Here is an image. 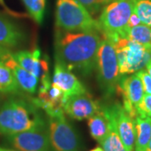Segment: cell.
<instances>
[{"instance_id":"cell-1","label":"cell","mask_w":151,"mask_h":151,"mask_svg":"<svg viewBox=\"0 0 151 151\" xmlns=\"http://www.w3.org/2000/svg\"><path fill=\"white\" fill-rule=\"evenodd\" d=\"M102 35L97 31L55 30V59L67 69L89 76L95 69Z\"/></svg>"},{"instance_id":"cell-2","label":"cell","mask_w":151,"mask_h":151,"mask_svg":"<svg viewBox=\"0 0 151 151\" xmlns=\"http://www.w3.org/2000/svg\"><path fill=\"white\" fill-rule=\"evenodd\" d=\"M40 108L31 100L11 97L0 107V134H15L45 126Z\"/></svg>"},{"instance_id":"cell-3","label":"cell","mask_w":151,"mask_h":151,"mask_svg":"<svg viewBox=\"0 0 151 151\" xmlns=\"http://www.w3.org/2000/svg\"><path fill=\"white\" fill-rule=\"evenodd\" d=\"M133 12L134 0H112L105 4L97 19L101 35L111 41L127 38L128 23Z\"/></svg>"},{"instance_id":"cell-4","label":"cell","mask_w":151,"mask_h":151,"mask_svg":"<svg viewBox=\"0 0 151 151\" xmlns=\"http://www.w3.org/2000/svg\"><path fill=\"white\" fill-rule=\"evenodd\" d=\"M56 28L65 31H97L96 20L77 0H57L55 9Z\"/></svg>"},{"instance_id":"cell-5","label":"cell","mask_w":151,"mask_h":151,"mask_svg":"<svg viewBox=\"0 0 151 151\" xmlns=\"http://www.w3.org/2000/svg\"><path fill=\"white\" fill-rule=\"evenodd\" d=\"M97 81L101 91L106 97H111L119 84L120 74L118 59L112 41L102 35L96 60Z\"/></svg>"},{"instance_id":"cell-6","label":"cell","mask_w":151,"mask_h":151,"mask_svg":"<svg viewBox=\"0 0 151 151\" xmlns=\"http://www.w3.org/2000/svg\"><path fill=\"white\" fill-rule=\"evenodd\" d=\"M49 118V137L54 151H81L80 138L64 114Z\"/></svg>"},{"instance_id":"cell-7","label":"cell","mask_w":151,"mask_h":151,"mask_svg":"<svg viewBox=\"0 0 151 151\" xmlns=\"http://www.w3.org/2000/svg\"><path fill=\"white\" fill-rule=\"evenodd\" d=\"M5 142L19 151H50V141L46 127L4 136Z\"/></svg>"},{"instance_id":"cell-8","label":"cell","mask_w":151,"mask_h":151,"mask_svg":"<svg viewBox=\"0 0 151 151\" xmlns=\"http://www.w3.org/2000/svg\"><path fill=\"white\" fill-rule=\"evenodd\" d=\"M52 83L64 93L65 101L72 96L86 93V89L74 73L67 69L60 61L55 59Z\"/></svg>"},{"instance_id":"cell-9","label":"cell","mask_w":151,"mask_h":151,"mask_svg":"<svg viewBox=\"0 0 151 151\" xmlns=\"http://www.w3.org/2000/svg\"><path fill=\"white\" fill-rule=\"evenodd\" d=\"M101 106L87 92L69 97L63 106L64 113L76 120L88 119L99 112Z\"/></svg>"},{"instance_id":"cell-10","label":"cell","mask_w":151,"mask_h":151,"mask_svg":"<svg viewBox=\"0 0 151 151\" xmlns=\"http://www.w3.org/2000/svg\"><path fill=\"white\" fill-rule=\"evenodd\" d=\"M0 62L4 63L10 69L21 91L29 94L35 93L39 85V79L17 63L10 49H5L2 52L0 55Z\"/></svg>"},{"instance_id":"cell-11","label":"cell","mask_w":151,"mask_h":151,"mask_svg":"<svg viewBox=\"0 0 151 151\" xmlns=\"http://www.w3.org/2000/svg\"><path fill=\"white\" fill-rule=\"evenodd\" d=\"M13 55L19 65L38 79L50 76L48 60L41 57L40 50L38 48L33 50H19L13 53Z\"/></svg>"},{"instance_id":"cell-12","label":"cell","mask_w":151,"mask_h":151,"mask_svg":"<svg viewBox=\"0 0 151 151\" xmlns=\"http://www.w3.org/2000/svg\"><path fill=\"white\" fill-rule=\"evenodd\" d=\"M113 105L119 137L126 150L134 151L135 144L134 120L124 110L123 105L119 103Z\"/></svg>"},{"instance_id":"cell-13","label":"cell","mask_w":151,"mask_h":151,"mask_svg":"<svg viewBox=\"0 0 151 151\" xmlns=\"http://www.w3.org/2000/svg\"><path fill=\"white\" fill-rule=\"evenodd\" d=\"M117 91L123 98V103H131L135 108L141 103L145 95L142 82L137 72L129 76H122Z\"/></svg>"},{"instance_id":"cell-14","label":"cell","mask_w":151,"mask_h":151,"mask_svg":"<svg viewBox=\"0 0 151 151\" xmlns=\"http://www.w3.org/2000/svg\"><path fill=\"white\" fill-rule=\"evenodd\" d=\"M25 34L16 23L0 14V46L17 48L24 42Z\"/></svg>"},{"instance_id":"cell-15","label":"cell","mask_w":151,"mask_h":151,"mask_svg":"<svg viewBox=\"0 0 151 151\" xmlns=\"http://www.w3.org/2000/svg\"><path fill=\"white\" fill-rule=\"evenodd\" d=\"M102 110L108 120V132L102 142L104 151H127L119 137L113 105L102 107Z\"/></svg>"},{"instance_id":"cell-16","label":"cell","mask_w":151,"mask_h":151,"mask_svg":"<svg viewBox=\"0 0 151 151\" xmlns=\"http://www.w3.org/2000/svg\"><path fill=\"white\" fill-rule=\"evenodd\" d=\"M134 126V151H145L151 138V119L137 116Z\"/></svg>"},{"instance_id":"cell-17","label":"cell","mask_w":151,"mask_h":151,"mask_svg":"<svg viewBox=\"0 0 151 151\" xmlns=\"http://www.w3.org/2000/svg\"><path fill=\"white\" fill-rule=\"evenodd\" d=\"M87 125L92 138L101 145L108 132V120L102 107L99 112L88 119Z\"/></svg>"},{"instance_id":"cell-18","label":"cell","mask_w":151,"mask_h":151,"mask_svg":"<svg viewBox=\"0 0 151 151\" xmlns=\"http://www.w3.org/2000/svg\"><path fill=\"white\" fill-rule=\"evenodd\" d=\"M20 91L21 89L10 69L0 62V92L19 95Z\"/></svg>"},{"instance_id":"cell-19","label":"cell","mask_w":151,"mask_h":151,"mask_svg":"<svg viewBox=\"0 0 151 151\" xmlns=\"http://www.w3.org/2000/svg\"><path fill=\"white\" fill-rule=\"evenodd\" d=\"M127 38L144 45L146 48H151V28L145 24H139L130 28L127 33Z\"/></svg>"},{"instance_id":"cell-20","label":"cell","mask_w":151,"mask_h":151,"mask_svg":"<svg viewBox=\"0 0 151 151\" xmlns=\"http://www.w3.org/2000/svg\"><path fill=\"white\" fill-rule=\"evenodd\" d=\"M29 14L38 24H41L44 19L46 0H23Z\"/></svg>"},{"instance_id":"cell-21","label":"cell","mask_w":151,"mask_h":151,"mask_svg":"<svg viewBox=\"0 0 151 151\" xmlns=\"http://www.w3.org/2000/svg\"><path fill=\"white\" fill-rule=\"evenodd\" d=\"M134 12L142 24L151 28V0H134Z\"/></svg>"},{"instance_id":"cell-22","label":"cell","mask_w":151,"mask_h":151,"mask_svg":"<svg viewBox=\"0 0 151 151\" xmlns=\"http://www.w3.org/2000/svg\"><path fill=\"white\" fill-rule=\"evenodd\" d=\"M86 8L92 15L101 12L103 6L112 0H77Z\"/></svg>"},{"instance_id":"cell-23","label":"cell","mask_w":151,"mask_h":151,"mask_svg":"<svg viewBox=\"0 0 151 151\" xmlns=\"http://www.w3.org/2000/svg\"><path fill=\"white\" fill-rule=\"evenodd\" d=\"M137 116L151 119V95L145 94L141 103L136 107Z\"/></svg>"},{"instance_id":"cell-24","label":"cell","mask_w":151,"mask_h":151,"mask_svg":"<svg viewBox=\"0 0 151 151\" xmlns=\"http://www.w3.org/2000/svg\"><path fill=\"white\" fill-rule=\"evenodd\" d=\"M137 74L139 75L140 78L142 85H143V89L144 92L145 94L151 95V77L147 72V70L143 69V70L137 71Z\"/></svg>"},{"instance_id":"cell-25","label":"cell","mask_w":151,"mask_h":151,"mask_svg":"<svg viewBox=\"0 0 151 151\" xmlns=\"http://www.w3.org/2000/svg\"><path fill=\"white\" fill-rule=\"evenodd\" d=\"M140 24L141 21L140 19H139V18L138 17V15L135 14L134 12H133V14H131L129 19V23H128V30L130 28L137 26V25H139Z\"/></svg>"},{"instance_id":"cell-26","label":"cell","mask_w":151,"mask_h":151,"mask_svg":"<svg viewBox=\"0 0 151 151\" xmlns=\"http://www.w3.org/2000/svg\"><path fill=\"white\" fill-rule=\"evenodd\" d=\"M0 151H19V150H14V149H10V148H7V147H4V146L0 145Z\"/></svg>"},{"instance_id":"cell-27","label":"cell","mask_w":151,"mask_h":151,"mask_svg":"<svg viewBox=\"0 0 151 151\" xmlns=\"http://www.w3.org/2000/svg\"><path fill=\"white\" fill-rule=\"evenodd\" d=\"M146 70H147V72L149 73V75L151 77V61L148 64V65H146Z\"/></svg>"},{"instance_id":"cell-28","label":"cell","mask_w":151,"mask_h":151,"mask_svg":"<svg viewBox=\"0 0 151 151\" xmlns=\"http://www.w3.org/2000/svg\"><path fill=\"white\" fill-rule=\"evenodd\" d=\"M145 151H151V138H150V140L149 142V144H148V145L146 147L145 150Z\"/></svg>"},{"instance_id":"cell-29","label":"cell","mask_w":151,"mask_h":151,"mask_svg":"<svg viewBox=\"0 0 151 151\" xmlns=\"http://www.w3.org/2000/svg\"><path fill=\"white\" fill-rule=\"evenodd\" d=\"M90 151H104L103 150V148H101V147H96V148H94V149H92Z\"/></svg>"},{"instance_id":"cell-30","label":"cell","mask_w":151,"mask_h":151,"mask_svg":"<svg viewBox=\"0 0 151 151\" xmlns=\"http://www.w3.org/2000/svg\"><path fill=\"white\" fill-rule=\"evenodd\" d=\"M3 99H4V96H3L2 93L0 92V107H1V105L3 104Z\"/></svg>"},{"instance_id":"cell-31","label":"cell","mask_w":151,"mask_h":151,"mask_svg":"<svg viewBox=\"0 0 151 151\" xmlns=\"http://www.w3.org/2000/svg\"><path fill=\"white\" fill-rule=\"evenodd\" d=\"M0 4L4 7H5V4H4V0H0Z\"/></svg>"},{"instance_id":"cell-32","label":"cell","mask_w":151,"mask_h":151,"mask_svg":"<svg viewBox=\"0 0 151 151\" xmlns=\"http://www.w3.org/2000/svg\"><path fill=\"white\" fill-rule=\"evenodd\" d=\"M5 49H6L5 47H2V46H0V55H1V53H2Z\"/></svg>"}]
</instances>
